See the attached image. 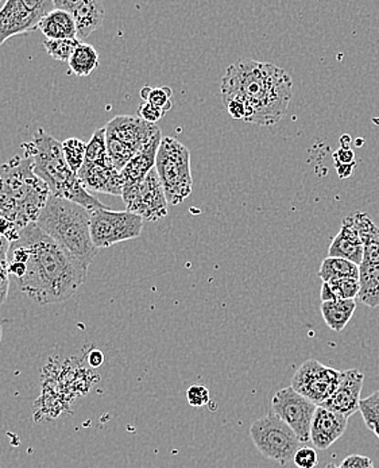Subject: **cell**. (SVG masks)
Instances as JSON below:
<instances>
[{
	"label": "cell",
	"mask_w": 379,
	"mask_h": 468,
	"mask_svg": "<svg viewBox=\"0 0 379 468\" xmlns=\"http://www.w3.org/2000/svg\"><path fill=\"white\" fill-rule=\"evenodd\" d=\"M21 231L22 229L16 224H14L13 221L0 217V237L5 238L8 242L13 243L18 239Z\"/></svg>",
	"instance_id": "35"
},
{
	"label": "cell",
	"mask_w": 379,
	"mask_h": 468,
	"mask_svg": "<svg viewBox=\"0 0 379 468\" xmlns=\"http://www.w3.org/2000/svg\"><path fill=\"white\" fill-rule=\"evenodd\" d=\"M330 291L332 292L335 300H355L359 294L358 278H335L328 281Z\"/></svg>",
	"instance_id": "30"
},
{
	"label": "cell",
	"mask_w": 379,
	"mask_h": 468,
	"mask_svg": "<svg viewBox=\"0 0 379 468\" xmlns=\"http://www.w3.org/2000/svg\"><path fill=\"white\" fill-rule=\"evenodd\" d=\"M220 90L223 103L243 104L247 123L274 126L287 113L293 81L287 70L270 62L237 59L226 70Z\"/></svg>",
	"instance_id": "2"
},
{
	"label": "cell",
	"mask_w": 379,
	"mask_h": 468,
	"mask_svg": "<svg viewBox=\"0 0 379 468\" xmlns=\"http://www.w3.org/2000/svg\"><path fill=\"white\" fill-rule=\"evenodd\" d=\"M347 425L349 417L318 407L311 425V441L318 450H328L344 435Z\"/></svg>",
	"instance_id": "16"
},
{
	"label": "cell",
	"mask_w": 379,
	"mask_h": 468,
	"mask_svg": "<svg viewBox=\"0 0 379 468\" xmlns=\"http://www.w3.org/2000/svg\"><path fill=\"white\" fill-rule=\"evenodd\" d=\"M250 438L265 458L281 466H288L293 462L294 455L302 445L292 428L273 412L254 421L250 428Z\"/></svg>",
	"instance_id": "8"
},
{
	"label": "cell",
	"mask_w": 379,
	"mask_h": 468,
	"mask_svg": "<svg viewBox=\"0 0 379 468\" xmlns=\"http://www.w3.org/2000/svg\"><path fill=\"white\" fill-rule=\"evenodd\" d=\"M161 141H163V135H161V130H158L150 139L149 144L124 166L121 172L123 188L142 183L147 175L154 169Z\"/></svg>",
	"instance_id": "18"
},
{
	"label": "cell",
	"mask_w": 379,
	"mask_h": 468,
	"mask_svg": "<svg viewBox=\"0 0 379 468\" xmlns=\"http://www.w3.org/2000/svg\"><path fill=\"white\" fill-rule=\"evenodd\" d=\"M364 376L358 368L343 371L341 385L335 393L321 404L324 410H332L343 416L350 417L358 412L361 405V393L363 388Z\"/></svg>",
	"instance_id": "15"
},
{
	"label": "cell",
	"mask_w": 379,
	"mask_h": 468,
	"mask_svg": "<svg viewBox=\"0 0 379 468\" xmlns=\"http://www.w3.org/2000/svg\"><path fill=\"white\" fill-rule=\"evenodd\" d=\"M90 212V237L96 249H109L117 243L137 239L143 229L142 218L130 211H111L107 208Z\"/></svg>",
	"instance_id": "9"
},
{
	"label": "cell",
	"mask_w": 379,
	"mask_h": 468,
	"mask_svg": "<svg viewBox=\"0 0 379 468\" xmlns=\"http://www.w3.org/2000/svg\"><path fill=\"white\" fill-rule=\"evenodd\" d=\"M155 170L171 206L183 203L192 193L191 152L175 138L165 137L158 149Z\"/></svg>",
	"instance_id": "6"
},
{
	"label": "cell",
	"mask_w": 379,
	"mask_h": 468,
	"mask_svg": "<svg viewBox=\"0 0 379 468\" xmlns=\"http://www.w3.org/2000/svg\"><path fill=\"white\" fill-rule=\"evenodd\" d=\"M356 164H349V165H343V164H335L336 172L341 178H349L353 176V169H355Z\"/></svg>",
	"instance_id": "39"
},
{
	"label": "cell",
	"mask_w": 379,
	"mask_h": 468,
	"mask_svg": "<svg viewBox=\"0 0 379 468\" xmlns=\"http://www.w3.org/2000/svg\"><path fill=\"white\" fill-rule=\"evenodd\" d=\"M141 98L146 103L153 104L165 112L172 109V98H174V90L169 87H143L141 90Z\"/></svg>",
	"instance_id": "31"
},
{
	"label": "cell",
	"mask_w": 379,
	"mask_h": 468,
	"mask_svg": "<svg viewBox=\"0 0 379 468\" xmlns=\"http://www.w3.org/2000/svg\"><path fill=\"white\" fill-rule=\"evenodd\" d=\"M165 111L158 109V107L153 106L150 103H142L138 109V118L143 119L150 124H155L158 121L165 116Z\"/></svg>",
	"instance_id": "34"
},
{
	"label": "cell",
	"mask_w": 379,
	"mask_h": 468,
	"mask_svg": "<svg viewBox=\"0 0 379 468\" xmlns=\"http://www.w3.org/2000/svg\"><path fill=\"white\" fill-rule=\"evenodd\" d=\"M62 152L68 165L78 175L86 161L87 144L78 138H69L62 142Z\"/></svg>",
	"instance_id": "27"
},
{
	"label": "cell",
	"mask_w": 379,
	"mask_h": 468,
	"mask_svg": "<svg viewBox=\"0 0 379 468\" xmlns=\"http://www.w3.org/2000/svg\"><path fill=\"white\" fill-rule=\"evenodd\" d=\"M37 30L41 31L47 39H78V28L72 16L56 7L41 19Z\"/></svg>",
	"instance_id": "20"
},
{
	"label": "cell",
	"mask_w": 379,
	"mask_h": 468,
	"mask_svg": "<svg viewBox=\"0 0 379 468\" xmlns=\"http://www.w3.org/2000/svg\"><path fill=\"white\" fill-rule=\"evenodd\" d=\"M55 10L52 0H8L0 8V47L11 37L37 30L39 22Z\"/></svg>",
	"instance_id": "10"
},
{
	"label": "cell",
	"mask_w": 379,
	"mask_h": 468,
	"mask_svg": "<svg viewBox=\"0 0 379 468\" xmlns=\"http://www.w3.org/2000/svg\"><path fill=\"white\" fill-rule=\"evenodd\" d=\"M318 405L290 388H281L271 399V412L277 414L285 424L292 428L300 441H311V425Z\"/></svg>",
	"instance_id": "13"
},
{
	"label": "cell",
	"mask_w": 379,
	"mask_h": 468,
	"mask_svg": "<svg viewBox=\"0 0 379 468\" xmlns=\"http://www.w3.org/2000/svg\"><path fill=\"white\" fill-rule=\"evenodd\" d=\"M103 362L104 356L100 351H92V353H90L89 358H88V363H89V366H92V367H100L101 363Z\"/></svg>",
	"instance_id": "40"
},
{
	"label": "cell",
	"mask_w": 379,
	"mask_h": 468,
	"mask_svg": "<svg viewBox=\"0 0 379 468\" xmlns=\"http://www.w3.org/2000/svg\"><path fill=\"white\" fill-rule=\"evenodd\" d=\"M328 257L343 258L358 266L363 262V243L350 215L344 218L341 231L333 238L328 249Z\"/></svg>",
	"instance_id": "19"
},
{
	"label": "cell",
	"mask_w": 379,
	"mask_h": 468,
	"mask_svg": "<svg viewBox=\"0 0 379 468\" xmlns=\"http://www.w3.org/2000/svg\"><path fill=\"white\" fill-rule=\"evenodd\" d=\"M25 155L34 164V172L47 184L50 195L80 204L88 211L104 208V204L84 188L79 176L65 161L62 144L44 129H38L33 139L22 144Z\"/></svg>",
	"instance_id": "4"
},
{
	"label": "cell",
	"mask_w": 379,
	"mask_h": 468,
	"mask_svg": "<svg viewBox=\"0 0 379 468\" xmlns=\"http://www.w3.org/2000/svg\"><path fill=\"white\" fill-rule=\"evenodd\" d=\"M8 273L19 291L39 305L67 302L88 277V266L62 249L37 223L25 227L11 243Z\"/></svg>",
	"instance_id": "1"
},
{
	"label": "cell",
	"mask_w": 379,
	"mask_h": 468,
	"mask_svg": "<svg viewBox=\"0 0 379 468\" xmlns=\"http://www.w3.org/2000/svg\"><path fill=\"white\" fill-rule=\"evenodd\" d=\"M49 197V188L27 155H16L0 166V217L24 229L37 223Z\"/></svg>",
	"instance_id": "3"
},
{
	"label": "cell",
	"mask_w": 379,
	"mask_h": 468,
	"mask_svg": "<svg viewBox=\"0 0 379 468\" xmlns=\"http://www.w3.org/2000/svg\"><path fill=\"white\" fill-rule=\"evenodd\" d=\"M333 161L335 164H343V165L356 164L355 153L351 149H339L338 152L333 153Z\"/></svg>",
	"instance_id": "38"
},
{
	"label": "cell",
	"mask_w": 379,
	"mask_h": 468,
	"mask_svg": "<svg viewBox=\"0 0 379 468\" xmlns=\"http://www.w3.org/2000/svg\"><path fill=\"white\" fill-rule=\"evenodd\" d=\"M339 468H374V463L369 456L350 455L342 462Z\"/></svg>",
	"instance_id": "37"
},
{
	"label": "cell",
	"mask_w": 379,
	"mask_h": 468,
	"mask_svg": "<svg viewBox=\"0 0 379 468\" xmlns=\"http://www.w3.org/2000/svg\"><path fill=\"white\" fill-rule=\"evenodd\" d=\"M37 226L88 268L98 255L90 237V212L80 204L50 195Z\"/></svg>",
	"instance_id": "5"
},
{
	"label": "cell",
	"mask_w": 379,
	"mask_h": 468,
	"mask_svg": "<svg viewBox=\"0 0 379 468\" xmlns=\"http://www.w3.org/2000/svg\"><path fill=\"white\" fill-rule=\"evenodd\" d=\"M127 211L138 215L145 221H157L168 215V200L158 177L157 170H152L142 183L124 186L121 193Z\"/></svg>",
	"instance_id": "12"
},
{
	"label": "cell",
	"mask_w": 379,
	"mask_h": 468,
	"mask_svg": "<svg viewBox=\"0 0 379 468\" xmlns=\"http://www.w3.org/2000/svg\"><path fill=\"white\" fill-rule=\"evenodd\" d=\"M341 149H351V137L350 135H343V137L341 138Z\"/></svg>",
	"instance_id": "41"
},
{
	"label": "cell",
	"mask_w": 379,
	"mask_h": 468,
	"mask_svg": "<svg viewBox=\"0 0 379 468\" xmlns=\"http://www.w3.org/2000/svg\"><path fill=\"white\" fill-rule=\"evenodd\" d=\"M188 404L194 408H202L209 404V390L203 385H194L186 390Z\"/></svg>",
	"instance_id": "32"
},
{
	"label": "cell",
	"mask_w": 379,
	"mask_h": 468,
	"mask_svg": "<svg viewBox=\"0 0 379 468\" xmlns=\"http://www.w3.org/2000/svg\"><path fill=\"white\" fill-rule=\"evenodd\" d=\"M293 462L299 468H315L319 463L318 452L313 448L301 447L294 455Z\"/></svg>",
	"instance_id": "33"
},
{
	"label": "cell",
	"mask_w": 379,
	"mask_h": 468,
	"mask_svg": "<svg viewBox=\"0 0 379 468\" xmlns=\"http://www.w3.org/2000/svg\"><path fill=\"white\" fill-rule=\"evenodd\" d=\"M324 468H339V467H336L335 464H333V463H330V464H327V466H325Z\"/></svg>",
	"instance_id": "42"
},
{
	"label": "cell",
	"mask_w": 379,
	"mask_h": 468,
	"mask_svg": "<svg viewBox=\"0 0 379 468\" xmlns=\"http://www.w3.org/2000/svg\"><path fill=\"white\" fill-rule=\"evenodd\" d=\"M359 412L366 427L379 439V390L362 399Z\"/></svg>",
	"instance_id": "29"
},
{
	"label": "cell",
	"mask_w": 379,
	"mask_h": 468,
	"mask_svg": "<svg viewBox=\"0 0 379 468\" xmlns=\"http://www.w3.org/2000/svg\"><path fill=\"white\" fill-rule=\"evenodd\" d=\"M78 176L88 192L109 193V195L121 197L123 180H121V172H118L112 164L100 165V164L84 163Z\"/></svg>",
	"instance_id": "17"
},
{
	"label": "cell",
	"mask_w": 379,
	"mask_h": 468,
	"mask_svg": "<svg viewBox=\"0 0 379 468\" xmlns=\"http://www.w3.org/2000/svg\"><path fill=\"white\" fill-rule=\"evenodd\" d=\"M318 276L322 282L335 278H359V266L343 258L327 257L322 261Z\"/></svg>",
	"instance_id": "25"
},
{
	"label": "cell",
	"mask_w": 379,
	"mask_h": 468,
	"mask_svg": "<svg viewBox=\"0 0 379 468\" xmlns=\"http://www.w3.org/2000/svg\"><path fill=\"white\" fill-rule=\"evenodd\" d=\"M84 163L100 164L107 165L112 164L110 160L109 147H107L106 127L96 130L92 138L87 144L86 161Z\"/></svg>",
	"instance_id": "26"
},
{
	"label": "cell",
	"mask_w": 379,
	"mask_h": 468,
	"mask_svg": "<svg viewBox=\"0 0 379 468\" xmlns=\"http://www.w3.org/2000/svg\"><path fill=\"white\" fill-rule=\"evenodd\" d=\"M343 371L322 365L316 359H308L297 368L292 388L297 393L321 407L341 385Z\"/></svg>",
	"instance_id": "11"
},
{
	"label": "cell",
	"mask_w": 379,
	"mask_h": 468,
	"mask_svg": "<svg viewBox=\"0 0 379 468\" xmlns=\"http://www.w3.org/2000/svg\"><path fill=\"white\" fill-rule=\"evenodd\" d=\"M2 336H3V328H2V324H0V342H2Z\"/></svg>",
	"instance_id": "43"
},
{
	"label": "cell",
	"mask_w": 379,
	"mask_h": 468,
	"mask_svg": "<svg viewBox=\"0 0 379 468\" xmlns=\"http://www.w3.org/2000/svg\"><path fill=\"white\" fill-rule=\"evenodd\" d=\"M358 300L369 308L379 306V262H362L359 265Z\"/></svg>",
	"instance_id": "22"
},
{
	"label": "cell",
	"mask_w": 379,
	"mask_h": 468,
	"mask_svg": "<svg viewBox=\"0 0 379 468\" xmlns=\"http://www.w3.org/2000/svg\"><path fill=\"white\" fill-rule=\"evenodd\" d=\"M80 44L79 39H45L44 48L56 61L69 62Z\"/></svg>",
	"instance_id": "28"
},
{
	"label": "cell",
	"mask_w": 379,
	"mask_h": 468,
	"mask_svg": "<svg viewBox=\"0 0 379 468\" xmlns=\"http://www.w3.org/2000/svg\"><path fill=\"white\" fill-rule=\"evenodd\" d=\"M158 126L147 123L138 116L121 115L106 126L110 160L118 172L149 144Z\"/></svg>",
	"instance_id": "7"
},
{
	"label": "cell",
	"mask_w": 379,
	"mask_h": 468,
	"mask_svg": "<svg viewBox=\"0 0 379 468\" xmlns=\"http://www.w3.org/2000/svg\"><path fill=\"white\" fill-rule=\"evenodd\" d=\"M53 3L56 8L72 16L78 28L79 41L83 42L103 25L106 10L99 0H55Z\"/></svg>",
	"instance_id": "14"
},
{
	"label": "cell",
	"mask_w": 379,
	"mask_h": 468,
	"mask_svg": "<svg viewBox=\"0 0 379 468\" xmlns=\"http://www.w3.org/2000/svg\"><path fill=\"white\" fill-rule=\"evenodd\" d=\"M321 314L328 328L342 332L353 319L356 309L355 300H335V302L321 303Z\"/></svg>",
	"instance_id": "23"
},
{
	"label": "cell",
	"mask_w": 379,
	"mask_h": 468,
	"mask_svg": "<svg viewBox=\"0 0 379 468\" xmlns=\"http://www.w3.org/2000/svg\"><path fill=\"white\" fill-rule=\"evenodd\" d=\"M10 288V273H8L7 261L0 260V305L5 303Z\"/></svg>",
	"instance_id": "36"
},
{
	"label": "cell",
	"mask_w": 379,
	"mask_h": 468,
	"mask_svg": "<svg viewBox=\"0 0 379 468\" xmlns=\"http://www.w3.org/2000/svg\"><path fill=\"white\" fill-rule=\"evenodd\" d=\"M68 64H69L70 72L75 73L79 78H87L98 68V52L95 48L81 42Z\"/></svg>",
	"instance_id": "24"
},
{
	"label": "cell",
	"mask_w": 379,
	"mask_h": 468,
	"mask_svg": "<svg viewBox=\"0 0 379 468\" xmlns=\"http://www.w3.org/2000/svg\"><path fill=\"white\" fill-rule=\"evenodd\" d=\"M363 243V262H379V227L364 212L350 215Z\"/></svg>",
	"instance_id": "21"
}]
</instances>
